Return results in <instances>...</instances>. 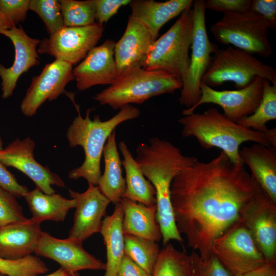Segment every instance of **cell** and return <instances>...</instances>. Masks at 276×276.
Wrapping results in <instances>:
<instances>
[{
	"instance_id": "1",
	"label": "cell",
	"mask_w": 276,
	"mask_h": 276,
	"mask_svg": "<svg viewBox=\"0 0 276 276\" xmlns=\"http://www.w3.org/2000/svg\"><path fill=\"white\" fill-rule=\"evenodd\" d=\"M260 187L244 167L223 152L198 160L177 174L171 186L176 227L187 245L206 260L214 241L239 221L243 208Z\"/></svg>"
},
{
	"instance_id": "2",
	"label": "cell",
	"mask_w": 276,
	"mask_h": 276,
	"mask_svg": "<svg viewBox=\"0 0 276 276\" xmlns=\"http://www.w3.org/2000/svg\"><path fill=\"white\" fill-rule=\"evenodd\" d=\"M136 153V162L155 189L156 217L163 246L172 240L182 244L183 240L174 218L171 186L175 176L195 164L197 158L183 155L180 150L171 142L157 137L150 138L148 144H140Z\"/></svg>"
},
{
	"instance_id": "3",
	"label": "cell",
	"mask_w": 276,
	"mask_h": 276,
	"mask_svg": "<svg viewBox=\"0 0 276 276\" xmlns=\"http://www.w3.org/2000/svg\"><path fill=\"white\" fill-rule=\"evenodd\" d=\"M78 115L68 127L66 136L71 147L80 146L83 149L85 159L79 167L72 170L68 176L71 179H85L88 185L97 186L101 175L100 162L104 146L109 135L120 124L137 118L139 109L131 105L122 108L110 119L102 121L98 115L93 120L89 114L92 109L86 110L83 118L76 106Z\"/></svg>"
},
{
	"instance_id": "4",
	"label": "cell",
	"mask_w": 276,
	"mask_h": 276,
	"mask_svg": "<svg viewBox=\"0 0 276 276\" xmlns=\"http://www.w3.org/2000/svg\"><path fill=\"white\" fill-rule=\"evenodd\" d=\"M183 137H195L203 148L217 147L236 165H244L240 156L241 145L254 142L272 146L266 133L241 126L214 107L193 113L178 120Z\"/></svg>"
},
{
	"instance_id": "5",
	"label": "cell",
	"mask_w": 276,
	"mask_h": 276,
	"mask_svg": "<svg viewBox=\"0 0 276 276\" xmlns=\"http://www.w3.org/2000/svg\"><path fill=\"white\" fill-rule=\"evenodd\" d=\"M182 86V81L168 72L137 66L121 74L113 84L93 98L101 105L121 109L130 104H141L153 97L173 94Z\"/></svg>"
},
{
	"instance_id": "6",
	"label": "cell",
	"mask_w": 276,
	"mask_h": 276,
	"mask_svg": "<svg viewBox=\"0 0 276 276\" xmlns=\"http://www.w3.org/2000/svg\"><path fill=\"white\" fill-rule=\"evenodd\" d=\"M193 32L192 7L185 10L169 29L152 43L142 65L145 70H163L185 79Z\"/></svg>"
},
{
	"instance_id": "7",
	"label": "cell",
	"mask_w": 276,
	"mask_h": 276,
	"mask_svg": "<svg viewBox=\"0 0 276 276\" xmlns=\"http://www.w3.org/2000/svg\"><path fill=\"white\" fill-rule=\"evenodd\" d=\"M257 77L276 85V70L273 66L249 52L229 46L218 49L213 55L201 81L211 87L231 81L237 89H241L251 83Z\"/></svg>"
},
{
	"instance_id": "8",
	"label": "cell",
	"mask_w": 276,
	"mask_h": 276,
	"mask_svg": "<svg viewBox=\"0 0 276 276\" xmlns=\"http://www.w3.org/2000/svg\"><path fill=\"white\" fill-rule=\"evenodd\" d=\"M269 29L263 17L249 11L223 13L222 18L211 26L210 31L220 43L268 58L272 54L268 38Z\"/></svg>"
},
{
	"instance_id": "9",
	"label": "cell",
	"mask_w": 276,
	"mask_h": 276,
	"mask_svg": "<svg viewBox=\"0 0 276 276\" xmlns=\"http://www.w3.org/2000/svg\"><path fill=\"white\" fill-rule=\"evenodd\" d=\"M204 0L193 1V32L191 45V54L187 76L182 82L179 102L190 108L201 96L200 83L211 61L212 55L218 49L208 36L205 24Z\"/></svg>"
},
{
	"instance_id": "10",
	"label": "cell",
	"mask_w": 276,
	"mask_h": 276,
	"mask_svg": "<svg viewBox=\"0 0 276 276\" xmlns=\"http://www.w3.org/2000/svg\"><path fill=\"white\" fill-rule=\"evenodd\" d=\"M212 253L232 276L245 273L267 262L240 221L214 241Z\"/></svg>"
},
{
	"instance_id": "11",
	"label": "cell",
	"mask_w": 276,
	"mask_h": 276,
	"mask_svg": "<svg viewBox=\"0 0 276 276\" xmlns=\"http://www.w3.org/2000/svg\"><path fill=\"white\" fill-rule=\"evenodd\" d=\"M103 31V25L97 22L83 27H64L40 41L37 52L75 65L96 47Z\"/></svg>"
},
{
	"instance_id": "12",
	"label": "cell",
	"mask_w": 276,
	"mask_h": 276,
	"mask_svg": "<svg viewBox=\"0 0 276 276\" xmlns=\"http://www.w3.org/2000/svg\"><path fill=\"white\" fill-rule=\"evenodd\" d=\"M239 221L267 262H276V202L260 188L243 208Z\"/></svg>"
},
{
	"instance_id": "13",
	"label": "cell",
	"mask_w": 276,
	"mask_h": 276,
	"mask_svg": "<svg viewBox=\"0 0 276 276\" xmlns=\"http://www.w3.org/2000/svg\"><path fill=\"white\" fill-rule=\"evenodd\" d=\"M200 87L199 101L193 107L184 109L183 116L192 114L203 104L213 103L221 107L227 118L237 122L252 114L258 106L263 95V79L257 77L248 86L234 90H215L202 81Z\"/></svg>"
},
{
	"instance_id": "14",
	"label": "cell",
	"mask_w": 276,
	"mask_h": 276,
	"mask_svg": "<svg viewBox=\"0 0 276 276\" xmlns=\"http://www.w3.org/2000/svg\"><path fill=\"white\" fill-rule=\"evenodd\" d=\"M73 65L59 59L45 64L40 74L33 77L22 100V113L32 117L47 100L51 101L65 92L67 84L74 80Z\"/></svg>"
},
{
	"instance_id": "15",
	"label": "cell",
	"mask_w": 276,
	"mask_h": 276,
	"mask_svg": "<svg viewBox=\"0 0 276 276\" xmlns=\"http://www.w3.org/2000/svg\"><path fill=\"white\" fill-rule=\"evenodd\" d=\"M35 147V142L30 137L22 140L16 138L0 150V162L22 172L43 193H56L52 186L62 188L65 187L64 182L58 174L35 160L33 154Z\"/></svg>"
},
{
	"instance_id": "16",
	"label": "cell",
	"mask_w": 276,
	"mask_h": 276,
	"mask_svg": "<svg viewBox=\"0 0 276 276\" xmlns=\"http://www.w3.org/2000/svg\"><path fill=\"white\" fill-rule=\"evenodd\" d=\"M34 253L57 262L69 273L86 269L105 270L106 264L87 252L82 243L61 239L42 232Z\"/></svg>"
},
{
	"instance_id": "17",
	"label": "cell",
	"mask_w": 276,
	"mask_h": 276,
	"mask_svg": "<svg viewBox=\"0 0 276 276\" xmlns=\"http://www.w3.org/2000/svg\"><path fill=\"white\" fill-rule=\"evenodd\" d=\"M76 202L73 226L67 238L82 243L95 233H100L103 218L110 201L98 186L88 185L83 193L68 190Z\"/></svg>"
},
{
	"instance_id": "18",
	"label": "cell",
	"mask_w": 276,
	"mask_h": 276,
	"mask_svg": "<svg viewBox=\"0 0 276 276\" xmlns=\"http://www.w3.org/2000/svg\"><path fill=\"white\" fill-rule=\"evenodd\" d=\"M116 42L110 39L95 47L83 60L73 70L76 86L84 91L97 85H110L119 76L114 58Z\"/></svg>"
},
{
	"instance_id": "19",
	"label": "cell",
	"mask_w": 276,
	"mask_h": 276,
	"mask_svg": "<svg viewBox=\"0 0 276 276\" xmlns=\"http://www.w3.org/2000/svg\"><path fill=\"white\" fill-rule=\"evenodd\" d=\"M0 34L12 41L15 49L13 64L6 68L0 64L2 98L7 99L12 95L20 76L39 64L37 46L40 41L28 36L20 26L19 28L14 26L10 29L2 31Z\"/></svg>"
},
{
	"instance_id": "20",
	"label": "cell",
	"mask_w": 276,
	"mask_h": 276,
	"mask_svg": "<svg viewBox=\"0 0 276 276\" xmlns=\"http://www.w3.org/2000/svg\"><path fill=\"white\" fill-rule=\"evenodd\" d=\"M155 40L152 33L140 20L129 15L125 31L116 42L114 55L118 74L141 66Z\"/></svg>"
},
{
	"instance_id": "21",
	"label": "cell",
	"mask_w": 276,
	"mask_h": 276,
	"mask_svg": "<svg viewBox=\"0 0 276 276\" xmlns=\"http://www.w3.org/2000/svg\"><path fill=\"white\" fill-rule=\"evenodd\" d=\"M31 218L0 226V258L16 260L34 253L42 233Z\"/></svg>"
},
{
	"instance_id": "22",
	"label": "cell",
	"mask_w": 276,
	"mask_h": 276,
	"mask_svg": "<svg viewBox=\"0 0 276 276\" xmlns=\"http://www.w3.org/2000/svg\"><path fill=\"white\" fill-rule=\"evenodd\" d=\"M239 154L261 189L276 202V147L255 143L242 147Z\"/></svg>"
},
{
	"instance_id": "23",
	"label": "cell",
	"mask_w": 276,
	"mask_h": 276,
	"mask_svg": "<svg viewBox=\"0 0 276 276\" xmlns=\"http://www.w3.org/2000/svg\"><path fill=\"white\" fill-rule=\"evenodd\" d=\"M192 0H131V15L142 22L156 40L162 27L169 20L192 7Z\"/></svg>"
},
{
	"instance_id": "24",
	"label": "cell",
	"mask_w": 276,
	"mask_h": 276,
	"mask_svg": "<svg viewBox=\"0 0 276 276\" xmlns=\"http://www.w3.org/2000/svg\"><path fill=\"white\" fill-rule=\"evenodd\" d=\"M121 203L124 217V234H129L156 242L162 236L156 217V204L146 206L123 198Z\"/></svg>"
},
{
	"instance_id": "25",
	"label": "cell",
	"mask_w": 276,
	"mask_h": 276,
	"mask_svg": "<svg viewBox=\"0 0 276 276\" xmlns=\"http://www.w3.org/2000/svg\"><path fill=\"white\" fill-rule=\"evenodd\" d=\"M103 155L104 170L97 186L110 202L116 204L120 203L123 198L126 182L122 175V164L118 151L115 130L108 138Z\"/></svg>"
},
{
	"instance_id": "26",
	"label": "cell",
	"mask_w": 276,
	"mask_h": 276,
	"mask_svg": "<svg viewBox=\"0 0 276 276\" xmlns=\"http://www.w3.org/2000/svg\"><path fill=\"white\" fill-rule=\"evenodd\" d=\"M32 214L31 219L40 224L44 221H63L70 209L75 208V199H67L56 193L48 194L37 188L24 197Z\"/></svg>"
},
{
	"instance_id": "27",
	"label": "cell",
	"mask_w": 276,
	"mask_h": 276,
	"mask_svg": "<svg viewBox=\"0 0 276 276\" xmlns=\"http://www.w3.org/2000/svg\"><path fill=\"white\" fill-rule=\"evenodd\" d=\"M119 148L123 157L122 164L126 174V190L123 198L146 206L156 205L155 189L143 174L126 143L121 141Z\"/></svg>"
},
{
	"instance_id": "28",
	"label": "cell",
	"mask_w": 276,
	"mask_h": 276,
	"mask_svg": "<svg viewBox=\"0 0 276 276\" xmlns=\"http://www.w3.org/2000/svg\"><path fill=\"white\" fill-rule=\"evenodd\" d=\"M124 212L120 203L115 204L113 213L102 221L100 233L106 248L107 262L104 276H117L121 261L125 255L122 223Z\"/></svg>"
},
{
	"instance_id": "29",
	"label": "cell",
	"mask_w": 276,
	"mask_h": 276,
	"mask_svg": "<svg viewBox=\"0 0 276 276\" xmlns=\"http://www.w3.org/2000/svg\"><path fill=\"white\" fill-rule=\"evenodd\" d=\"M151 276H193L191 255L169 242L160 249Z\"/></svg>"
},
{
	"instance_id": "30",
	"label": "cell",
	"mask_w": 276,
	"mask_h": 276,
	"mask_svg": "<svg viewBox=\"0 0 276 276\" xmlns=\"http://www.w3.org/2000/svg\"><path fill=\"white\" fill-rule=\"evenodd\" d=\"M276 119V85L263 79L262 99L255 111L236 123L241 126L266 133V123Z\"/></svg>"
},
{
	"instance_id": "31",
	"label": "cell",
	"mask_w": 276,
	"mask_h": 276,
	"mask_svg": "<svg viewBox=\"0 0 276 276\" xmlns=\"http://www.w3.org/2000/svg\"><path fill=\"white\" fill-rule=\"evenodd\" d=\"M124 253L151 275L160 249L157 242L124 234Z\"/></svg>"
},
{
	"instance_id": "32",
	"label": "cell",
	"mask_w": 276,
	"mask_h": 276,
	"mask_svg": "<svg viewBox=\"0 0 276 276\" xmlns=\"http://www.w3.org/2000/svg\"><path fill=\"white\" fill-rule=\"evenodd\" d=\"M59 1L64 27H83L96 22L95 0Z\"/></svg>"
},
{
	"instance_id": "33",
	"label": "cell",
	"mask_w": 276,
	"mask_h": 276,
	"mask_svg": "<svg viewBox=\"0 0 276 276\" xmlns=\"http://www.w3.org/2000/svg\"><path fill=\"white\" fill-rule=\"evenodd\" d=\"M49 270L41 259L32 255L16 260L0 258V272L7 276H38Z\"/></svg>"
},
{
	"instance_id": "34",
	"label": "cell",
	"mask_w": 276,
	"mask_h": 276,
	"mask_svg": "<svg viewBox=\"0 0 276 276\" xmlns=\"http://www.w3.org/2000/svg\"><path fill=\"white\" fill-rule=\"evenodd\" d=\"M29 10L35 12L52 35L64 27L61 6L57 0H31Z\"/></svg>"
},
{
	"instance_id": "35",
	"label": "cell",
	"mask_w": 276,
	"mask_h": 276,
	"mask_svg": "<svg viewBox=\"0 0 276 276\" xmlns=\"http://www.w3.org/2000/svg\"><path fill=\"white\" fill-rule=\"evenodd\" d=\"M28 219L16 197L0 187V226L25 221Z\"/></svg>"
},
{
	"instance_id": "36",
	"label": "cell",
	"mask_w": 276,
	"mask_h": 276,
	"mask_svg": "<svg viewBox=\"0 0 276 276\" xmlns=\"http://www.w3.org/2000/svg\"><path fill=\"white\" fill-rule=\"evenodd\" d=\"M191 256L193 276H232L214 255L206 260L201 259L195 251Z\"/></svg>"
},
{
	"instance_id": "37",
	"label": "cell",
	"mask_w": 276,
	"mask_h": 276,
	"mask_svg": "<svg viewBox=\"0 0 276 276\" xmlns=\"http://www.w3.org/2000/svg\"><path fill=\"white\" fill-rule=\"evenodd\" d=\"M30 0H0V11L16 26L24 21L29 10Z\"/></svg>"
},
{
	"instance_id": "38",
	"label": "cell",
	"mask_w": 276,
	"mask_h": 276,
	"mask_svg": "<svg viewBox=\"0 0 276 276\" xmlns=\"http://www.w3.org/2000/svg\"><path fill=\"white\" fill-rule=\"evenodd\" d=\"M251 0H208L205 9L216 12L243 13L250 11Z\"/></svg>"
},
{
	"instance_id": "39",
	"label": "cell",
	"mask_w": 276,
	"mask_h": 276,
	"mask_svg": "<svg viewBox=\"0 0 276 276\" xmlns=\"http://www.w3.org/2000/svg\"><path fill=\"white\" fill-rule=\"evenodd\" d=\"M131 0H95L96 17L97 23H106L119 9L129 5Z\"/></svg>"
},
{
	"instance_id": "40",
	"label": "cell",
	"mask_w": 276,
	"mask_h": 276,
	"mask_svg": "<svg viewBox=\"0 0 276 276\" xmlns=\"http://www.w3.org/2000/svg\"><path fill=\"white\" fill-rule=\"evenodd\" d=\"M250 11L263 17L268 23L270 29H275V0H252Z\"/></svg>"
},
{
	"instance_id": "41",
	"label": "cell",
	"mask_w": 276,
	"mask_h": 276,
	"mask_svg": "<svg viewBox=\"0 0 276 276\" xmlns=\"http://www.w3.org/2000/svg\"><path fill=\"white\" fill-rule=\"evenodd\" d=\"M0 187L16 198L24 197L29 191L27 187L19 184L15 177L0 162Z\"/></svg>"
},
{
	"instance_id": "42",
	"label": "cell",
	"mask_w": 276,
	"mask_h": 276,
	"mask_svg": "<svg viewBox=\"0 0 276 276\" xmlns=\"http://www.w3.org/2000/svg\"><path fill=\"white\" fill-rule=\"evenodd\" d=\"M117 276H151V275L125 254L119 265Z\"/></svg>"
},
{
	"instance_id": "43",
	"label": "cell",
	"mask_w": 276,
	"mask_h": 276,
	"mask_svg": "<svg viewBox=\"0 0 276 276\" xmlns=\"http://www.w3.org/2000/svg\"><path fill=\"white\" fill-rule=\"evenodd\" d=\"M236 276H276V262H267L259 267Z\"/></svg>"
},
{
	"instance_id": "44",
	"label": "cell",
	"mask_w": 276,
	"mask_h": 276,
	"mask_svg": "<svg viewBox=\"0 0 276 276\" xmlns=\"http://www.w3.org/2000/svg\"><path fill=\"white\" fill-rule=\"evenodd\" d=\"M14 26L0 11V32L11 29Z\"/></svg>"
},
{
	"instance_id": "45",
	"label": "cell",
	"mask_w": 276,
	"mask_h": 276,
	"mask_svg": "<svg viewBox=\"0 0 276 276\" xmlns=\"http://www.w3.org/2000/svg\"><path fill=\"white\" fill-rule=\"evenodd\" d=\"M70 273L60 268L55 271L44 276H70Z\"/></svg>"
},
{
	"instance_id": "46",
	"label": "cell",
	"mask_w": 276,
	"mask_h": 276,
	"mask_svg": "<svg viewBox=\"0 0 276 276\" xmlns=\"http://www.w3.org/2000/svg\"><path fill=\"white\" fill-rule=\"evenodd\" d=\"M3 149V140L0 136V150H2Z\"/></svg>"
},
{
	"instance_id": "47",
	"label": "cell",
	"mask_w": 276,
	"mask_h": 276,
	"mask_svg": "<svg viewBox=\"0 0 276 276\" xmlns=\"http://www.w3.org/2000/svg\"><path fill=\"white\" fill-rule=\"evenodd\" d=\"M70 276H79V275L77 274L76 273H71L70 274Z\"/></svg>"
},
{
	"instance_id": "48",
	"label": "cell",
	"mask_w": 276,
	"mask_h": 276,
	"mask_svg": "<svg viewBox=\"0 0 276 276\" xmlns=\"http://www.w3.org/2000/svg\"><path fill=\"white\" fill-rule=\"evenodd\" d=\"M0 276H6V275L0 272Z\"/></svg>"
}]
</instances>
